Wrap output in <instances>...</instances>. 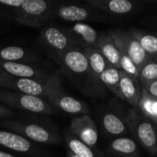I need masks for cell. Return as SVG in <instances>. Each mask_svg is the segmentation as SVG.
<instances>
[{"label": "cell", "instance_id": "6", "mask_svg": "<svg viewBox=\"0 0 157 157\" xmlns=\"http://www.w3.org/2000/svg\"><path fill=\"white\" fill-rule=\"evenodd\" d=\"M40 41L43 49L58 64H60L63 55L71 48L75 47L66 28H59L52 24L41 28Z\"/></svg>", "mask_w": 157, "mask_h": 157}, {"label": "cell", "instance_id": "17", "mask_svg": "<svg viewBox=\"0 0 157 157\" xmlns=\"http://www.w3.org/2000/svg\"><path fill=\"white\" fill-rule=\"evenodd\" d=\"M97 48L112 67L121 70V55L119 49L109 32L99 34Z\"/></svg>", "mask_w": 157, "mask_h": 157}, {"label": "cell", "instance_id": "10", "mask_svg": "<svg viewBox=\"0 0 157 157\" xmlns=\"http://www.w3.org/2000/svg\"><path fill=\"white\" fill-rule=\"evenodd\" d=\"M101 11L88 6H81L75 4L56 5L53 11V17H58L67 22L79 23L82 21H104L106 17Z\"/></svg>", "mask_w": 157, "mask_h": 157}, {"label": "cell", "instance_id": "20", "mask_svg": "<svg viewBox=\"0 0 157 157\" xmlns=\"http://www.w3.org/2000/svg\"><path fill=\"white\" fill-rule=\"evenodd\" d=\"M102 126L106 132L113 136H124L129 133L124 117L121 118L113 111H106L103 114Z\"/></svg>", "mask_w": 157, "mask_h": 157}, {"label": "cell", "instance_id": "28", "mask_svg": "<svg viewBox=\"0 0 157 157\" xmlns=\"http://www.w3.org/2000/svg\"><path fill=\"white\" fill-rule=\"evenodd\" d=\"M11 77V75H9L8 74H6V72H4L3 70L0 69V87L3 86V85L6 83V80H8Z\"/></svg>", "mask_w": 157, "mask_h": 157}, {"label": "cell", "instance_id": "11", "mask_svg": "<svg viewBox=\"0 0 157 157\" xmlns=\"http://www.w3.org/2000/svg\"><path fill=\"white\" fill-rule=\"evenodd\" d=\"M68 130L85 144L91 148H96L98 132L96 122L89 115H80L74 118Z\"/></svg>", "mask_w": 157, "mask_h": 157}, {"label": "cell", "instance_id": "19", "mask_svg": "<svg viewBox=\"0 0 157 157\" xmlns=\"http://www.w3.org/2000/svg\"><path fill=\"white\" fill-rule=\"evenodd\" d=\"M108 153L111 157H140L136 142L129 137H120L112 141L108 147Z\"/></svg>", "mask_w": 157, "mask_h": 157}, {"label": "cell", "instance_id": "32", "mask_svg": "<svg viewBox=\"0 0 157 157\" xmlns=\"http://www.w3.org/2000/svg\"><path fill=\"white\" fill-rule=\"evenodd\" d=\"M0 15H1V6H0Z\"/></svg>", "mask_w": 157, "mask_h": 157}, {"label": "cell", "instance_id": "24", "mask_svg": "<svg viewBox=\"0 0 157 157\" xmlns=\"http://www.w3.org/2000/svg\"><path fill=\"white\" fill-rule=\"evenodd\" d=\"M132 34L137 39L144 52L153 59L157 56V35L146 33L143 30L132 29H129Z\"/></svg>", "mask_w": 157, "mask_h": 157}, {"label": "cell", "instance_id": "7", "mask_svg": "<svg viewBox=\"0 0 157 157\" xmlns=\"http://www.w3.org/2000/svg\"><path fill=\"white\" fill-rule=\"evenodd\" d=\"M0 103L37 114L52 115L54 113L53 108L43 98L19 92H0Z\"/></svg>", "mask_w": 157, "mask_h": 157}, {"label": "cell", "instance_id": "25", "mask_svg": "<svg viewBox=\"0 0 157 157\" xmlns=\"http://www.w3.org/2000/svg\"><path fill=\"white\" fill-rule=\"evenodd\" d=\"M139 80L141 85L157 80V63L152 59L140 71Z\"/></svg>", "mask_w": 157, "mask_h": 157}, {"label": "cell", "instance_id": "1", "mask_svg": "<svg viewBox=\"0 0 157 157\" xmlns=\"http://www.w3.org/2000/svg\"><path fill=\"white\" fill-rule=\"evenodd\" d=\"M60 73L66 75L84 94L89 97H104L105 86L91 72L88 60L84 51L78 47L68 50L62 57Z\"/></svg>", "mask_w": 157, "mask_h": 157}, {"label": "cell", "instance_id": "12", "mask_svg": "<svg viewBox=\"0 0 157 157\" xmlns=\"http://www.w3.org/2000/svg\"><path fill=\"white\" fill-rule=\"evenodd\" d=\"M0 69L9 75L17 78L46 79L53 74H50L42 67L33 63H11L0 61Z\"/></svg>", "mask_w": 157, "mask_h": 157}, {"label": "cell", "instance_id": "18", "mask_svg": "<svg viewBox=\"0 0 157 157\" xmlns=\"http://www.w3.org/2000/svg\"><path fill=\"white\" fill-rule=\"evenodd\" d=\"M39 56L30 50L20 46H6L0 48V61L11 63H32L39 61Z\"/></svg>", "mask_w": 157, "mask_h": 157}, {"label": "cell", "instance_id": "29", "mask_svg": "<svg viewBox=\"0 0 157 157\" xmlns=\"http://www.w3.org/2000/svg\"><path fill=\"white\" fill-rule=\"evenodd\" d=\"M0 157H17L15 155H12L10 153H6L4 151H0Z\"/></svg>", "mask_w": 157, "mask_h": 157}, {"label": "cell", "instance_id": "8", "mask_svg": "<svg viewBox=\"0 0 157 157\" xmlns=\"http://www.w3.org/2000/svg\"><path fill=\"white\" fill-rule=\"evenodd\" d=\"M113 40L121 45L134 64L137 66L139 71L149 62L152 58L144 52L143 47L137 39L132 34L130 30H122L121 29H113L109 31Z\"/></svg>", "mask_w": 157, "mask_h": 157}, {"label": "cell", "instance_id": "15", "mask_svg": "<svg viewBox=\"0 0 157 157\" xmlns=\"http://www.w3.org/2000/svg\"><path fill=\"white\" fill-rule=\"evenodd\" d=\"M46 101L56 109H59L69 114H81L88 115L89 108L88 106L71 96L66 95L63 91L58 92L46 99Z\"/></svg>", "mask_w": 157, "mask_h": 157}, {"label": "cell", "instance_id": "14", "mask_svg": "<svg viewBox=\"0 0 157 157\" xmlns=\"http://www.w3.org/2000/svg\"><path fill=\"white\" fill-rule=\"evenodd\" d=\"M66 29L74 40L75 47L80 49L97 48V42L100 33L88 24L83 22L75 23L73 26Z\"/></svg>", "mask_w": 157, "mask_h": 157}, {"label": "cell", "instance_id": "27", "mask_svg": "<svg viewBox=\"0 0 157 157\" xmlns=\"http://www.w3.org/2000/svg\"><path fill=\"white\" fill-rule=\"evenodd\" d=\"M14 115V112L7 107L0 104V118H9Z\"/></svg>", "mask_w": 157, "mask_h": 157}, {"label": "cell", "instance_id": "23", "mask_svg": "<svg viewBox=\"0 0 157 157\" xmlns=\"http://www.w3.org/2000/svg\"><path fill=\"white\" fill-rule=\"evenodd\" d=\"M120 70L112 67L111 65H109L100 75V81L102 85L110 92H112L116 98L122 99L120 87Z\"/></svg>", "mask_w": 157, "mask_h": 157}, {"label": "cell", "instance_id": "9", "mask_svg": "<svg viewBox=\"0 0 157 157\" xmlns=\"http://www.w3.org/2000/svg\"><path fill=\"white\" fill-rule=\"evenodd\" d=\"M0 146L29 157H52L36 143L10 131L0 130Z\"/></svg>", "mask_w": 157, "mask_h": 157}, {"label": "cell", "instance_id": "4", "mask_svg": "<svg viewBox=\"0 0 157 157\" xmlns=\"http://www.w3.org/2000/svg\"><path fill=\"white\" fill-rule=\"evenodd\" d=\"M2 87L46 99L58 92L63 91L60 71L46 79H27L11 76Z\"/></svg>", "mask_w": 157, "mask_h": 157}, {"label": "cell", "instance_id": "21", "mask_svg": "<svg viewBox=\"0 0 157 157\" xmlns=\"http://www.w3.org/2000/svg\"><path fill=\"white\" fill-rule=\"evenodd\" d=\"M64 141L69 151L78 157H98L94 148H91L76 138L69 130L64 132Z\"/></svg>", "mask_w": 157, "mask_h": 157}, {"label": "cell", "instance_id": "16", "mask_svg": "<svg viewBox=\"0 0 157 157\" xmlns=\"http://www.w3.org/2000/svg\"><path fill=\"white\" fill-rule=\"evenodd\" d=\"M120 87L122 99L132 108L138 109L142 94V85L139 78H133L121 70H120Z\"/></svg>", "mask_w": 157, "mask_h": 157}, {"label": "cell", "instance_id": "22", "mask_svg": "<svg viewBox=\"0 0 157 157\" xmlns=\"http://www.w3.org/2000/svg\"><path fill=\"white\" fill-rule=\"evenodd\" d=\"M82 50L87 57L92 74L98 80H100L101 74L109 65V63L106 61L98 48H85Z\"/></svg>", "mask_w": 157, "mask_h": 157}, {"label": "cell", "instance_id": "31", "mask_svg": "<svg viewBox=\"0 0 157 157\" xmlns=\"http://www.w3.org/2000/svg\"><path fill=\"white\" fill-rule=\"evenodd\" d=\"M153 59H154V60H155V62L157 63V56L156 57H155V58H153Z\"/></svg>", "mask_w": 157, "mask_h": 157}, {"label": "cell", "instance_id": "5", "mask_svg": "<svg viewBox=\"0 0 157 157\" xmlns=\"http://www.w3.org/2000/svg\"><path fill=\"white\" fill-rule=\"evenodd\" d=\"M124 121L137 142L151 155H157V125L153 123L138 109H127Z\"/></svg>", "mask_w": 157, "mask_h": 157}, {"label": "cell", "instance_id": "3", "mask_svg": "<svg viewBox=\"0 0 157 157\" xmlns=\"http://www.w3.org/2000/svg\"><path fill=\"white\" fill-rule=\"evenodd\" d=\"M55 2L46 0H22V3L10 9L14 20L22 26L34 29L41 28L49 19L53 17Z\"/></svg>", "mask_w": 157, "mask_h": 157}, {"label": "cell", "instance_id": "2", "mask_svg": "<svg viewBox=\"0 0 157 157\" xmlns=\"http://www.w3.org/2000/svg\"><path fill=\"white\" fill-rule=\"evenodd\" d=\"M0 126L7 129V131L16 132L33 143L41 144H61V137L56 127L52 124H47L39 121H4L0 122Z\"/></svg>", "mask_w": 157, "mask_h": 157}, {"label": "cell", "instance_id": "30", "mask_svg": "<svg viewBox=\"0 0 157 157\" xmlns=\"http://www.w3.org/2000/svg\"><path fill=\"white\" fill-rule=\"evenodd\" d=\"M67 157H78V156H77V155H75V154H73L71 151H69V150H68V151H67Z\"/></svg>", "mask_w": 157, "mask_h": 157}, {"label": "cell", "instance_id": "26", "mask_svg": "<svg viewBox=\"0 0 157 157\" xmlns=\"http://www.w3.org/2000/svg\"><path fill=\"white\" fill-rule=\"evenodd\" d=\"M142 88H144L152 98L157 99V80L142 85Z\"/></svg>", "mask_w": 157, "mask_h": 157}, {"label": "cell", "instance_id": "13", "mask_svg": "<svg viewBox=\"0 0 157 157\" xmlns=\"http://www.w3.org/2000/svg\"><path fill=\"white\" fill-rule=\"evenodd\" d=\"M90 6L108 15L124 16L137 10L138 3L130 0H87Z\"/></svg>", "mask_w": 157, "mask_h": 157}]
</instances>
